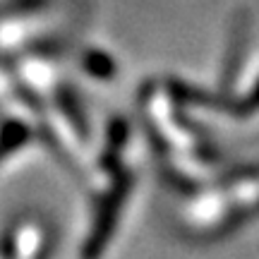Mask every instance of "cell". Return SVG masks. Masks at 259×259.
Instances as JSON below:
<instances>
[{
	"label": "cell",
	"instance_id": "cell-4",
	"mask_svg": "<svg viewBox=\"0 0 259 259\" xmlns=\"http://www.w3.org/2000/svg\"><path fill=\"white\" fill-rule=\"evenodd\" d=\"M125 135H127L125 122L122 120L111 122V130H108V149H106V154H108V156H115V154H118L120 144L125 142Z\"/></svg>",
	"mask_w": 259,
	"mask_h": 259
},
{
	"label": "cell",
	"instance_id": "cell-3",
	"mask_svg": "<svg viewBox=\"0 0 259 259\" xmlns=\"http://www.w3.org/2000/svg\"><path fill=\"white\" fill-rule=\"evenodd\" d=\"M84 67L94 74V77H101V79H108V74L113 72V63L106 56L96 53V51H89L84 56Z\"/></svg>",
	"mask_w": 259,
	"mask_h": 259
},
{
	"label": "cell",
	"instance_id": "cell-1",
	"mask_svg": "<svg viewBox=\"0 0 259 259\" xmlns=\"http://www.w3.org/2000/svg\"><path fill=\"white\" fill-rule=\"evenodd\" d=\"M127 183H130V178L122 176L115 183V187L101 199L96 219H94V228L89 233L87 242H84V259H99L101 252L106 250V245H108V240H111V235H113V228H115V221H118L120 204L125 199V192H127Z\"/></svg>",
	"mask_w": 259,
	"mask_h": 259
},
{
	"label": "cell",
	"instance_id": "cell-2",
	"mask_svg": "<svg viewBox=\"0 0 259 259\" xmlns=\"http://www.w3.org/2000/svg\"><path fill=\"white\" fill-rule=\"evenodd\" d=\"M29 139V127L19 120H10L3 125L0 130V158L10 156L15 149H19L22 144H27Z\"/></svg>",
	"mask_w": 259,
	"mask_h": 259
}]
</instances>
